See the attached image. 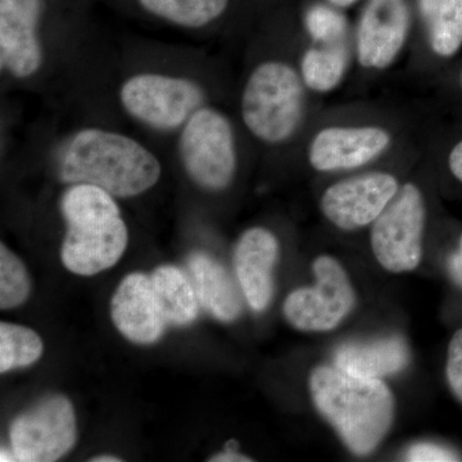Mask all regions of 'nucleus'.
<instances>
[{
    "instance_id": "1",
    "label": "nucleus",
    "mask_w": 462,
    "mask_h": 462,
    "mask_svg": "<svg viewBox=\"0 0 462 462\" xmlns=\"http://www.w3.org/2000/svg\"><path fill=\"white\" fill-rule=\"evenodd\" d=\"M420 145V121L385 103L322 107L300 143L307 166L319 175H346L378 166Z\"/></svg>"
},
{
    "instance_id": "2",
    "label": "nucleus",
    "mask_w": 462,
    "mask_h": 462,
    "mask_svg": "<svg viewBox=\"0 0 462 462\" xmlns=\"http://www.w3.org/2000/svg\"><path fill=\"white\" fill-rule=\"evenodd\" d=\"M240 118L249 135L264 147L300 145L322 108L303 83L296 58L269 57L245 78Z\"/></svg>"
},
{
    "instance_id": "3",
    "label": "nucleus",
    "mask_w": 462,
    "mask_h": 462,
    "mask_svg": "<svg viewBox=\"0 0 462 462\" xmlns=\"http://www.w3.org/2000/svg\"><path fill=\"white\" fill-rule=\"evenodd\" d=\"M58 172L67 184H90L118 199L139 196L160 180V161L141 143L102 129L76 133L62 153Z\"/></svg>"
},
{
    "instance_id": "4",
    "label": "nucleus",
    "mask_w": 462,
    "mask_h": 462,
    "mask_svg": "<svg viewBox=\"0 0 462 462\" xmlns=\"http://www.w3.org/2000/svg\"><path fill=\"white\" fill-rule=\"evenodd\" d=\"M310 389L316 409L352 454H372L391 430L394 398L383 380L319 366L311 374Z\"/></svg>"
},
{
    "instance_id": "5",
    "label": "nucleus",
    "mask_w": 462,
    "mask_h": 462,
    "mask_svg": "<svg viewBox=\"0 0 462 462\" xmlns=\"http://www.w3.org/2000/svg\"><path fill=\"white\" fill-rule=\"evenodd\" d=\"M67 233L60 258L76 275L105 272L123 257L129 242L126 224L114 196L90 184H74L60 202Z\"/></svg>"
},
{
    "instance_id": "6",
    "label": "nucleus",
    "mask_w": 462,
    "mask_h": 462,
    "mask_svg": "<svg viewBox=\"0 0 462 462\" xmlns=\"http://www.w3.org/2000/svg\"><path fill=\"white\" fill-rule=\"evenodd\" d=\"M413 0H364L352 30L355 75L373 80L388 74L411 50Z\"/></svg>"
},
{
    "instance_id": "7",
    "label": "nucleus",
    "mask_w": 462,
    "mask_h": 462,
    "mask_svg": "<svg viewBox=\"0 0 462 462\" xmlns=\"http://www.w3.org/2000/svg\"><path fill=\"white\" fill-rule=\"evenodd\" d=\"M179 151L185 171L203 189H226L238 169V143L230 118L202 107L182 126Z\"/></svg>"
},
{
    "instance_id": "8",
    "label": "nucleus",
    "mask_w": 462,
    "mask_h": 462,
    "mask_svg": "<svg viewBox=\"0 0 462 462\" xmlns=\"http://www.w3.org/2000/svg\"><path fill=\"white\" fill-rule=\"evenodd\" d=\"M428 202L418 181H403L397 196L370 226L374 256L391 273L412 272L420 263Z\"/></svg>"
},
{
    "instance_id": "9",
    "label": "nucleus",
    "mask_w": 462,
    "mask_h": 462,
    "mask_svg": "<svg viewBox=\"0 0 462 462\" xmlns=\"http://www.w3.org/2000/svg\"><path fill=\"white\" fill-rule=\"evenodd\" d=\"M398 173L374 166L340 175L322 190L319 207L325 220L342 231L372 226L402 187Z\"/></svg>"
},
{
    "instance_id": "10",
    "label": "nucleus",
    "mask_w": 462,
    "mask_h": 462,
    "mask_svg": "<svg viewBox=\"0 0 462 462\" xmlns=\"http://www.w3.org/2000/svg\"><path fill=\"white\" fill-rule=\"evenodd\" d=\"M120 100L127 114L158 130H175L203 107L196 81L176 76L141 74L125 81Z\"/></svg>"
},
{
    "instance_id": "11",
    "label": "nucleus",
    "mask_w": 462,
    "mask_h": 462,
    "mask_svg": "<svg viewBox=\"0 0 462 462\" xmlns=\"http://www.w3.org/2000/svg\"><path fill=\"white\" fill-rule=\"evenodd\" d=\"M312 270L316 279L314 287L291 291L282 311L289 324L298 330H333L355 309V289L336 258L318 257Z\"/></svg>"
},
{
    "instance_id": "12",
    "label": "nucleus",
    "mask_w": 462,
    "mask_h": 462,
    "mask_svg": "<svg viewBox=\"0 0 462 462\" xmlns=\"http://www.w3.org/2000/svg\"><path fill=\"white\" fill-rule=\"evenodd\" d=\"M12 451L21 462H53L78 440L74 406L63 396L44 398L12 422Z\"/></svg>"
},
{
    "instance_id": "13",
    "label": "nucleus",
    "mask_w": 462,
    "mask_h": 462,
    "mask_svg": "<svg viewBox=\"0 0 462 462\" xmlns=\"http://www.w3.org/2000/svg\"><path fill=\"white\" fill-rule=\"evenodd\" d=\"M415 33L410 71L420 76L431 60H448L462 48V0H413Z\"/></svg>"
},
{
    "instance_id": "14",
    "label": "nucleus",
    "mask_w": 462,
    "mask_h": 462,
    "mask_svg": "<svg viewBox=\"0 0 462 462\" xmlns=\"http://www.w3.org/2000/svg\"><path fill=\"white\" fill-rule=\"evenodd\" d=\"M42 8V0H0V65L14 78H30L41 69Z\"/></svg>"
},
{
    "instance_id": "15",
    "label": "nucleus",
    "mask_w": 462,
    "mask_h": 462,
    "mask_svg": "<svg viewBox=\"0 0 462 462\" xmlns=\"http://www.w3.org/2000/svg\"><path fill=\"white\" fill-rule=\"evenodd\" d=\"M279 257V242L273 231L252 227L242 234L234 249V270L245 300L263 312L273 296V267Z\"/></svg>"
},
{
    "instance_id": "16",
    "label": "nucleus",
    "mask_w": 462,
    "mask_h": 462,
    "mask_svg": "<svg viewBox=\"0 0 462 462\" xmlns=\"http://www.w3.org/2000/svg\"><path fill=\"white\" fill-rule=\"evenodd\" d=\"M111 318L118 331L138 345H152L162 337L166 320L157 305L151 278L134 273L118 285L111 300Z\"/></svg>"
},
{
    "instance_id": "17",
    "label": "nucleus",
    "mask_w": 462,
    "mask_h": 462,
    "mask_svg": "<svg viewBox=\"0 0 462 462\" xmlns=\"http://www.w3.org/2000/svg\"><path fill=\"white\" fill-rule=\"evenodd\" d=\"M298 69L307 90L321 100L342 88L354 72V45L352 42L312 44L302 39L298 50Z\"/></svg>"
},
{
    "instance_id": "18",
    "label": "nucleus",
    "mask_w": 462,
    "mask_h": 462,
    "mask_svg": "<svg viewBox=\"0 0 462 462\" xmlns=\"http://www.w3.org/2000/svg\"><path fill=\"white\" fill-rule=\"evenodd\" d=\"M409 361V346L397 336L345 343L334 354V363L338 369L365 378L393 375L402 372Z\"/></svg>"
},
{
    "instance_id": "19",
    "label": "nucleus",
    "mask_w": 462,
    "mask_h": 462,
    "mask_svg": "<svg viewBox=\"0 0 462 462\" xmlns=\"http://www.w3.org/2000/svg\"><path fill=\"white\" fill-rule=\"evenodd\" d=\"M188 269L200 306L217 320H236L242 300L225 267L205 254H194L188 260Z\"/></svg>"
},
{
    "instance_id": "20",
    "label": "nucleus",
    "mask_w": 462,
    "mask_h": 462,
    "mask_svg": "<svg viewBox=\"0 0 462 462\" xmlns=\"http://www.w3.org/2000/svg\"><path fill=\"white\" fill-rule=\"evenodd\" d=\"M152 289L167 324L185 327L199 318V300L190 276L175 266L158 267L151 276Z\"/></svg>"
},
{
    "instance_id": "21",
    "label": "nucleus",
    "mask_w": 462,
    "mask_h": 462,
    "mask_svg": "<svg viewBox=\"0 0 462 462\" xmlns=\"http://www.w3.org/2000/svg\"><path fill=\"white\" fill-rule=\"evenodd\" d=\"M354 23L346 11L334 7L325 0H311L300 14L303 41L312 44L331 45L352 42Z\"/></svg>"
},
{
    "instance_id": "22",
    "label": "nucleus",
    "mask_w": 462,
    "mask_h": 462,
    "mask_svg": "<svg viewBox=\"0 0 462 462\" xmlns=\"http://www.w3.org/2000/svg\"><path fill=\"white\" fill-rule=\"evenodd\" d=\"M231 0H138L148 14L173 25L199 29L224 16Z\"/></svg>"
},
{
    "instance_id": "23",
    "label": "nucleus",
    "mask_w": 462,
    "mask_h": 462,
    "mask_svg": "<svg viewBox=\"0 0 462 462\" xmlns=\"http://www.w3.org/2000/svg\"><path fill=\"white\" fill-rule=\"evenodd\" d=\"M42 349L44 345L35 331L9 322L0 324V373L35 364Z\"/></svg>"
},
{
    "instance_id": "24",
    "label": "nucleus",
    "mask_w": 462,
    "mask_h": 462,
    "mask_svg": "<svg viewBox=\"0 0 462 462\" xmlns=\"http://www.w3.org/2000/svg\"><path fill=\"white\" fill-rule=\"evenodd\" d=\"M30 293L25 264L5 245H0V309L23 305Z\"/></svg>"
},
{
    "instance_id": "25",
    "label": "nucleus",
    "mask_w": 462,
    "mask_h": 462,
    "mask_svg": "<svg viewBox=\"0 0 462 462\" xmlns=\"http://www.w3.org/2000/svg\"><path fill=\"white\" fill-rule=\"evenodd\" d=\"M447 382L456 397L462 401V328L449 342L446 364Z\"/></svg>"
},
{
    "instance_id": "26",
    "label": "nucleus",
    "mask_w": 462,
    "mask_h": 462,
    "mask_svg": "<svg viewBox=\"0 0 462 462\" xmlns=\"http://www.w3.org/2000/svg\"><path fill=\"white\" fill-rule=\"evenodd\" d=\"M406 460L412 462H451L460 457L452 449L434 443H419L407 451Z\"/></svg>"
},
{
    "instance_id": "27",
    "label": "nucleus",
    "mask_w": 462,
    "mask_h": 462,
    "mask_svg": "<svg viewBox=\"0 0 462 462\" xmlns=\"http://www.w3.org/2000/svg\"><path fill=\"white\" fill-rule=\"evenodd\" d=\"M447 167L456 180L462 184V138L449 148L447 154Z\"/></svg>"
},
{
    "instance_id": "28",
    "label": "nucleus",
    "mask_w": 462,
    "mask_h": 462,
    "mask_svg": "<svg viewBox=\"0 0 462 462\" xmlns=\"http://www.w3.org/2000/svg\"><path fill=\"white\" fill-rule=\"evenodd\" d=\"M448 272L452 279L462 287V234L457 249L448 258Z\"/></svg>"
},
{
    "instance_id": "29",
    "label": "nucleus",
    "mask_w": 462,
    "mask_h": 462,
    "mask_svg": "<svg viewBox=\"0 0 462 462\" xmlns=\"http://www.w3.org/2000/svg\"><path fill=\"white\" fill-rule=\"evenodd\" d=\"M208 461L212 462H251L252 458L247 456L240 455L236 452V447H230L229 443L226 445V449L221 454L212 456Z\"/></svg>"
},
{
    "instance_id": "30",
    "label": "nucleus",
    "mask_w": 462,
    "mask_h": 462,
    "mask_svg": "<svg viewBox=\"0 0 462 462\" xmlns=\"http://www.w3.org/2000/svg\"><path fill=\"white\" fill-rule=\"evenodd\" d=\"M325 2L329 3V5H334V7L346 11V9L355 7V5H358L361 0H325Z\"/></svg>"
},
{
    "instance_id": "31",
    "label": "nucleus",
    "mask_w": 462,
    "mask_h": 462,
    "mask_svg": "<svg viewBox=\"0 0 462 462\" xmlns=\"http://www.w3.org/2000/svg\"><path fill=\"white\" fill-rule=\"evenodd\" d=\"M0 461H17V457L16 455L14 454V451L9 452L8 449L2 448V454H0Z\"/></svg>"
},
{
    "instance_id": "32",
    "label": "nucleus",
    "mask_w": 462,
    "mask_h": 462,
    "mask_svg": "<svg viewBox=\"0 0 462 462\" xmlns=\"http://www.w3.org/2000/svg\"><path fill=\"white\" fill-rule=\"evenodd\" d=\"M91 462H120L123 461L121 458L116 457V456H97V457L91 458Z\"/></svg>"
},
{
    "instance_id": "33",
    "label": "nucleus",
    "mask_w": 462,
    "mask_h": 462,
    "mask_svg": "<svg viewBox=\"0 0 462 462\" xmlns=\"http://www.w3.org/2000/svg\"><path fill=\"white\" fill-rule=\"evenodd\" d=\"M457 83H458V88H460V89L462 91V67H461L460 72H458V75H457Z\"/></svg>"
}]
</instances>
